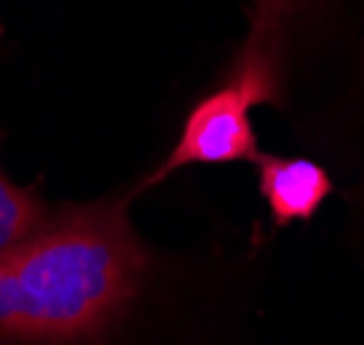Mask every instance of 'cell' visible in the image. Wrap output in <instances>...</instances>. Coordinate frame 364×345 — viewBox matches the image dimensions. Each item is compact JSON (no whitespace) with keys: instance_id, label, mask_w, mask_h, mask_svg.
<instances>
[{"instance_id":"cell-1","label":"cell","mask_w":364,"mask_h":345,"mask_svg":"<svg viewBox=\"0 0 364 345\" xmlns=\"http://www.w3.org/2000/svg\"><path fill=\"white\" fill-rule=\"evenodd\" d=\"M129 200L60 206L0 253V343H105L154 266L129 222Z\"/></svg>"},{"instance_id":"cell-2","label":"cell","mask_w":364,"mask_h":345,"mask_svg":"<svg viewBox=\"0 0 364 345\" xmlns=\"http://www.w3.org/2000/svg\"><path fill=\"white\" fill-rule=\"evenodd\" d=\"M257 105H282V91L250 74L230 69V77L217 91L203 96L186 112L178 143L156 167V173L140 184V189L162 184L176 170L192 167V164L255 162L260 148H257V134L250 112Z\"/></svg>"},{"instance_id":"cell-3","label":"cell","mask_w":364,"mask_h":345,"mask_svg":"<svg viewBox=\"0 0 364 345\" xmlns=\"http://www.w3.org/2000/svg\"><path fill=\"white\" fill-rule=\"evenodd\" d=\"M252 164H257L260 195L269 206L274 228H285L291 222H310L334 192L326 167L304 156H277L260 151Z\"/></svg>"},{"instance_id":"cell-4","label":"cell","mask_w":364,"mask_h":345,"mask_svg":"<svg viewBox=\"0 0 364 345\" xmlns=\"http://www.w3.org/2000/svg\"><path fill=\"white\" fill-rule=\"evenodd\" d=\"M304 3L307 0H255L250 36L244 41L236 63L282 74V63H279L282 38L293 17L304 9Z\"/></svg>"},{"instance_id":"cell-5","label":"cell","mask_w":364,"mask_h":345,"mask_svg":"<svg viewBox=\"0 0 364 345\" xmlns=\"http://www.w3.org/2000/svg\"><path fill=\"white\" fill-rule=\"evenodd\" d=\"M53 208L36 186H17L0 167V253L41 228Z\"/></svg>"}]
</instances>
